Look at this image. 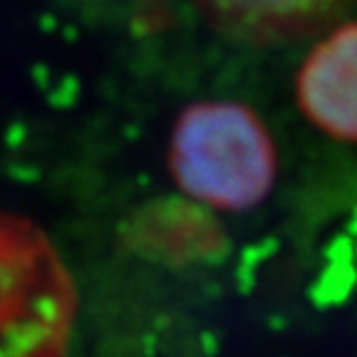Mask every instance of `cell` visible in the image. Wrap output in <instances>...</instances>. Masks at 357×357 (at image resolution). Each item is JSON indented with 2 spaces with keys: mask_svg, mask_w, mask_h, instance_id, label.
<instances>
[{
  "mask_svg": "<svg viewBox=\"0 0 357 357\" xmlns=\"http://www.w3.org/2000/svg\"><path fill=\"white\" fill-rule=\"evenodd\" d=\"M167 164L186 196L218 211H248L278 178L273 134L256 109L236 100H201L181 109Z\"/></svg>",
  "mask_w": 357,
  "mask_h": 357,
  "instance_id": "6da1fadb",
  "label": "cell"
},
{
  "mask_svg": "<svg viewBox=\"0 0 357 357\" xmlns=\"http://www.w3.org/2000/svg\"><path fill=\"white\" fill-rule=\"evenodd\" d=\"M79 293L52 238L0 211V357H65Z\"/></svg>",
  "mask_w": 357,
  "mask_h": 357,
  "instance_id": "7a4b0ae2",
  "label": "cell"
},
{
  "mask_svg": "<svg viewBox=\"0 0 357 357\" xmlns=\"http://www.w3.org/2000/svg\"><path fill=\"white\" fill-rule=\"evenodd\" d=\"M296 102L325 137L357 144V20L315 38L296 75Z\"/></svg>",
  "mask_w": 357,
  "mask_h": 357,
  "instance_id": "3957f363",
  "label": "cell"
},
{
  "mask_svg": "<svg viewBox=\"0 0 357 357\" xmlns=\"http://www.w3.org/2000/svg\"><path fill=\"white\" fill-rule=\"evenodd\" d=\"M357 0H191L201 20L243 47H283L320 38L342 22Z\"/></svg>",
  "mask_w": 357,
  "mask_h": 357,
  "instance_id": "277c9868",
  "label": "cell"
}]
</instances>
